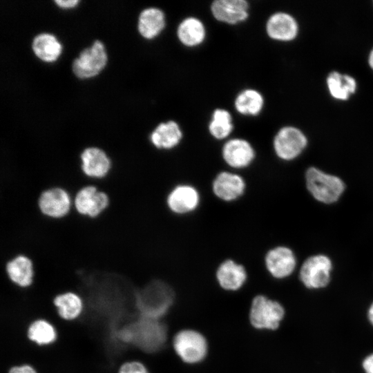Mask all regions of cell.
Segmentation results:
<instances>
[{
  "mask_svg": "<svg viewBox=\"0 0 373 373\" xmlns=\"http://www.w3.org/2000/svg\"><path fill=\"white\" fill-rule=\"evenodd\" d=\"M166 332V326L160 320L138 316L123 325L122 336L126 345L154 353L164 345Z\"/></svg>",
  "mask_w": 373,
  "mask_h": 373,
  "instance_id": "obj_1",
  "label": "cell"
},
{
  "mask_svg": "<svg viewBox=\"0 0 373 373\" xmlns=\"http://www.w3.org/2000/svg\"><path fill=\"white\" fill-rule=\"evenodd\" d=\"M133 300L138 316L160 320L173 304L174 292L166 282L154 279L134 288Z\"/></svg>",
  "mask_w": 373,
  "mask_h": 373,
  "instance_id": "obj_2",
  "label": "cell"
},
{
  "mask_svg": "<svg viewBox=\"0 0 373 373\" xmlns=\"http://www.w3.org/2000/svg\"><path fill=\"white\" fill-rule=\"evenodd\" d=\"M305 179L308 191L316 200L323 203L337 201L345 189L344 183L339 178L315 167L307 170Z\"/></svg>",
  "mask_w": 373,
  "mask_h": 373,
  "instance_id": "obj_3",
  "label": "cell"
},
{
  "mask_svg": "<svg viewBox=\"0 0 373 373\" xmlns=\"http://www.w3.org/2000/svg\"><path fill=\"white\" fill-rule=\"evenodd\" d=\"M285 316V309L276 300L264 295L256 296L251 302L249 321L258 329H276Z\"/></svg>",
  "mask_w": 373,
  "mask_h": 373,
  "instance_id": "obj_4",
  "label": "cell"
},
{
  "mask_svg": "<svg viewBox=\"0 0 373 373\" xmlns=\"http://www.w3.org/2000/svg\"><path fill=\"white\" fill-rule=\"evenodd\" d=\"M173 347L180 359L188 364L202 361L208 352L205 337L200 332L190 329H182L175 334Z\"/></svg>",
  "mask_w": 373,
  "mask_h": 373,
  "instance_id": "obj_5",
  "label": "cell"
},
{
  "mask_svg": "<svg viewBox=\"0 0 373 373\" xmlns=\"http://www.w3.org/2000/svg\"><path fill=\"white\" fill-rule=\"evenodd\" d=\"M109 204L108 195L93 184L83 186L73 197V209L79 215L91 219L102 215Z\"/></svg>",
  "mask_w": 373,
  "mask_h": 373,
  "instance_id": "obj_6",
  "label": "cell"
},
{
  "mask_svg": "<svg viewBox=\"0 0 373 373\" xmlns=\"http://www.w3.org/2000/svg\"><path fill=\"white\" fill-rule=\"evenodd\" d=\"M201 202V195L194 185L182 182L173 186L167 193L165 203L167 209L176 216L193 213Z\"/></svg>",
  "mask_w": 373,
  "mask_h": 373,
  "instance_id": "obj_7",
  "label": "cell"
},
{
  "mask_svg": "<svg viewBox=\"0 0 373 373\" xmlns=\"http://www.w3.org/2000/svg\"><path fill=\"white\" fill-rule=\"evenodd\" d=\"M38 208L45 217L59 220L66 217L73 208V198L64 188L54 186L42 191L38 198Z\"/></svg>",
  "mask_w": 373,
  "mask_h": 373,
  "instance_id": "obj_8",
  "label": "cell"
},
{
  "mask_svg": "<svg viewBox=\"0 0 373 373\" xmlns=\"http://www.w3.org/2000/svg\"><path fill=\"white\" fill-rule=\"evenodd\" d=\"M107 56L102 41L95 40L82 50L72 64L73 73L79 78H88L99 73L105 66Z\"/></svg>",
  "mask_w": 373,
  "mask_h": 373,
  "instance_id": "obj_9",
  "label": "cell"
},
{
  "mask_svg": "<svg viewBox=\"0 0 373 373\" xmlns=\"http://www.w3.org/2000/svg\"><path fill=\"white\" fill-rule=\"evenodd\" d=\"M246 189L247 182L238 171H221L211 182L213 194L224 202H232L241 198Z\"/></svg>",
  "mask_w": 373,
  "mask_h": 373,
  "instance_id": "obj_10",
  "label": "cell"
},
{
  "mask_svg": "<svg viewBox=\"0 0 373 373\" xmlns=\"http://www.w3.org/2000/svg\"><path fill=\"white\" fill-rule=\"evenodd\" d=\"M330 259L324 255L308 258L300 270V279L307 288L318 289L325 287L330 280L332 270Z\"/></svg>",
  "mask_w": 373,
  "mask_h": 373,
  "instance_id": "obj_11",
  "label": "cell"
},
{
  "mask_svg": "<svg viewBox=\"0 0 373 373\" xmlns=\"http://www.w3.org/2000/svg\"><path fill=\"white\" fill-rule=\"evenodd\" d=\"M81 170L90 180L105 178L112 169L113 162L106 152L97 146H88L79 153Z\"/></svg>",
  "mask_w": 373,
  "mask_h": 373,
  "instance_id": "obj_12",
  "label": "cell"
},
{
  "mask_svg": "<svg viewBox=\"0 0 373 373\" xmlns=\"http://www.w3.org/2000/svg\"><path fill=\"white\" fill-rule=\"evenodd\" d=\"M307 145L304 134L294 127H284L276 134L274 140V149L276 155L283 160L296 157Z\"/></svg>",
  "mask_w": 373,
  "mask_h": 373,
  "instance_id": "obj_13",
  "label": "cell"
},
{
  "mask_svg": "<svg viewBox=\"0 0 373 373\" xmlns=\"http://www.w3.org/2000/svg\"><path fill=\"white\" fill-rule=\"evenodd\" d=\"M222 157L225 164L237 171L248 168L255 160L256 152L251 144L241 138L228 140L222 149Z\"/></svg>",
  "mask_w": 373,
  "mask_h": 373,
  "instance_id": "obj_14",
  "label": "cell"
},
{
  "mask_svg": "<svg viewBox=\"0 0 373 373\" xmlns=\"http://www.w3.org/2000/svg\"><path fill=\"white\" fill-rule=\"evenodd\" d=\"M58 317L66 322L76 321L86 311V301L78 292L68 290L56 294L51 300Z\"/></svg>",
  "mask_w": 373,
  "mask_h": 373,
  "instance_id": "obj_15",
  "label": "cell"
},
{
  "mask_svg": "<svg viewBox=\"0 0 373 373\" xmlns=\"http://www.w3.org/2000/svg\"><path fill=\"white\" fill-rule=\"evenodd\" d=\"M264 262L267 271L278 279L290 276L296 265L292 250L285 246H277L269 249L265 255Z\"/></svg>",
  "mask_w": 373,
  "mask_h": 373,
  "instance_id": "obj_16",
  "label": "cell"
},
{
  "mask_svg": "<svg viewBox=\"0 0 373 373\" xmlns=\"http://www.w3.org/2000/svg\"><path fill=\"white\" fill-rule=\"evenodd\" d=\"M5 271L9 281L19 289H28L34 283V262L26 255L19 254L9 260L6 264Z\"/></svg>",
  "mask_w": 373,
  "mask_h": 373,
  "instance_id": "obj_17",
  "label": "cell"
},
{
  "mask_svg": "<svg viewBox=\"0 0 373 373\" xmlns=\"http://www.w3.org/2000/svg\"><path fill=\"white\" fill-rule=\"evenodd\" d=\"M245 267L232 258H226L217 267L216 278L221 288L235 291L243 287L247 280Z\"/></svg>",
  "mask_w": 373,
  "mask_h": 373,
  "instance_id": "obj_18",
  "label": "cell"
},
{
  "mask_svg": "<svg viewBox=\"0 0 373 373\" xmlns=\"http://www.w3.org/2000/svg\"><path fill=\"white\" fill-rule=\"evenodd\" d=\"M25 334L28 341L39 348L52 347L59 339V331L55 325L42 316L30 321L27 325Z\"/></svg>",
  "mask_w": 373,
  "mask_h": 373,
  "instance_id": "obj_19",
  "label": "cell"
},
{
  "mask_svg": "<svg viewBox=\"0 0 373 373\" xmlns=\"http://www.w3.org/2000/svg\"><path fill=\"white\" fill-rule=\"evenodd\" d=\"M248 3L245 0H216L211 6L213 17L218 21L235 24L248 17Z\"/></svg>",
  "mask_w": 373,
  "mask_h": 373,
  "instance_id": "obj_20",
  "label": "cell"
},
{
  "mask_svg": "<svg viewBox=\"0 0 373 373\" xmlns=\"http://www.w3.org/2000/svg\"><path fill=\"white\" fill-rule=\"evenodd\" d=\"M266 30L268 35L274 39L289 41L296 36L298 25L291 15L277 12L268 19Z\"/></svg>",
  "mask_w": 373,
  "mask_h": 373,
  "instance_id": "obj_21",
  "label": "cell"
},
{
  "mask_svg": "<svg viewBox=\"0 0 373 373\" xmlns=\"http://www.w3.org/2000/svg\"><path fill=\"white\" fill-rule=\"evenodd\" d=\"M182 138V133L174 121L160 124L151 133L150 141L157 149L170 150L177 146Z\"/></svg>",
  "mask_w": 373,
  "mask_h": 373,
  "instance_id": "obj_22",
  "label": "cell"
},
{
  "mask_svg": "<svg viewBox=\"0 0 373 373\" xmlns=\"http://www.w3.org/2000/svg\"><path fill=\"white\" fill-rule=\"evenodd\" d=\"M165 26L163 12L157 8L143 10L138 17L137 28L140 35L146 39L157 36Z\"/></svg>",
  "mask_w": 373,
  "mask_h": 373,
  "instance_id": "obj_23",
  "label": "cell"
},
{
  "mask_svg": "<svg viewBox=\"0 0 373 373\" xmlns=\"http://www.w3.org/2000/svg\"><path fill=\"white\" fill-rule=\"evenodd\" d=\"M178 37L182 44L192 47L200 44L205 37V28L200 20L187 17L178 28Z\"/></svg>",
  "mask_w": 373,
  "mask_h": 373,
  "instance_id": "obj_24",
  "label": "cell"
},
{
  "mask_svg": "<svg viewBox=\"0 0 373 373\" xmlns=\"http://www.w3.org/2000/svg\"><path fill=\"white\" fill-rule=\"evenodd\" d=\"M32 49L35 55L42 61H52L59 55L61 46L54 35L43 32L33 38Z\"/></svg>",
  "mask_w": 373,
  "mask_h": 373,
  "instance_id": "obj_25",
  "label": "cell"
},
{
  "mask_svg": "<svg viewBox=\"0 0 373 373\" xmlns=\"http://www.w3.org/2000/svg\"><path fill=\"white\" fill-rule=\"evenodd\" d=\"M327 83L331 95L336 99H347L350 95L356 90L354 79L338 72L331 73L327 79Z\"/></svg>",
  "mask_w": 373,
  "mask_h": 373,
  "instance_id": "obj_26",
  "label": "cell"
},
{
  "mask_svg": "<svg viewBox=\"0 0 373 373\" xmlns=\"http://www.w3.org/2000/svg\"><path fill=\"white\" fill-rule=\"evenodd\" d=\"M261 94L254 89H247L240 93L235 100L236 110L243 115H258L263 106Z\"/></svg>",
  "mask_w": 373,
  "mask_h": 373,
  "instance_id": "obj_27",
  "label": "cell"
},
{
  "mask_svg": "<svg viewBox=\"0 0 373 373\" xmlns=\"http://www.w3.org/2000/svg\"><path fill=\"white\" fill-rule=\"evenodd\" d=\"M209 130L210 134L216 139L222 140L227 137L233 130L230 113L224 109L215 110Z\"/></svg>",
  "mask_w": 373,
  "mask_h": 373,
  "instance_id": "obj_28",
  "label": "cell"
},
{
  "mask_svg": "<svg viewBox=\"0 0 373 373\" xmlns=\"http://www.w3.org/2000/svg\"><path fill=\"white\" fill-rule=\"evenodd\" d=\"M116 373H151L147 366L137 359H126L118 365Z\"/></svg>",
  "mask_w": 373,
  "mask_h": 373,
  "instance_id": "obj_29",
  "label": "cell"
},
{
  "mask_svg": "<svg viewBox=\"0 0 373 373\" xmlns=\"http://www.w3.org/2000/svg\"><path fill=\"white\" fill-rule=\"evenodd\" d=\"M7 373H39L37 369L30 363L15 364L9 367Z\"/></svg>",
  "mask_w": 373,
  "mask_h": 373,
  "instance_id": "obj_30",
  "label": "cell"
},
{
  "mask_svg": "<svg viewBox=\"0 0 373 373\" xmlns=\"http://www.w3.org/2000/svg\"><path fill=\"white\" fill-rule=\"evenodd\" d=\"M363 367L365 373H373V354H370L364 359Z\"/></svg>",
  "mask_w": 373,
  "mask_h": 373,
  "instance_id": "obj_31",
  "label": "cell"
},
{
  "mask_svg": "<svg viewBox=\"0 0 373 373\" xmlns=\"http://www.w3.org/2000/svg\"><path fill=\"white\" fill-rule=\"evenodd\" d=\"M54 2L61 8H71L75 6L77 3V0H55Z\"/></svg>",
  "mask_w": 373,
  "mask_h": 373,
  "instance_id": "obj_32",
  "label": "cell"
},
{
  "mask_svg": "<svg viewBox=\"0 0 373 373\" xmlns=\"http://www.w3.org/2000/svg\"><path fill=\"white\" fill-rule=\"evenodd\" d=\"M368 318L371 324L373 325V303L371 304L367 313Z\"/></svg>",
  "mask_w": 373,
  "mask_h": 373,
  "instance_id": "obj_33",
  "label": "cell"
},
{
  "mask_svg": "<svg viewBox=\"0 0 373 373\" xmlns=\"http://www.w3.org/2000/svg\"><path fill=\"white\" fill-rule=\"evenodd\" d=\"M369 64L371 68L373 69V50L371 51L370 55Z\"/></svg>",
  "mask_w": 373,
  "mask_h": 373,
  "instance_id": "obj_34",
  "label": "cell"
}]
</instances>
